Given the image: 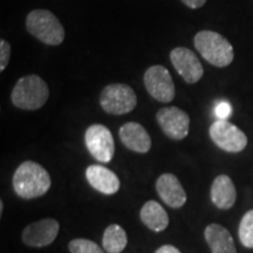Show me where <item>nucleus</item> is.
Masks as SVG:
<instances>
[{"instance_id": "0eeeda50", "label": "nucleus", "mask_w": 253, "mask_h": 253, "mask_svg": "<svg viewBox=\"0 0 253 253\" xmlns=\"http://www.w3.org/2000/svg\"><path fill=\"white\" fill-rule=\"evenodd\" d=\"M84 142L89 154L95 160L109 163L115 154V143L112 132L103 125H91L84 134Z\"/></svg>"}, {"instance_id": "9d476101", "label": "nucleus", "mask_w": 253, "mask_h": 253, "mask_svg": "<svg viewBox=\"0 0 253 253\" xmlns=\"http://www.w3.org/2000/svg\"><path fill=\"white\" fill-rule=\"evenodd\" d=\"M170 61L186 84H194L203 78V66L197 55L186 47L173 48L170 52Z\"/></svg>"}, {"instance_id": "9b49d317", "label": "nucleus", "mask_w": 253, "mask_h": 253, "mask_svg": "<svg viewBox=\"0 0 253 253\" xmlns=\"http://www.w3.org/2000/svg\"><path fill=\"white\" fill-rule=\"evenodd\" d=\"M60 224L53 218H46L25 227L23 236L24 244L31 248H43L52 244L59 235Z\"/></svg>"}, {"instance_id": "1a4fd4ad", "label": "nucleus", "mask_w": 253, "mask_h": 253, "mask_svg": "<svg viewBox=\"0 0 253 253\" xmlns=\"http://www.w3.org/2000/svg\"><path fill=\"white\" fill-rule=\"evenodd\" d=\"M157 123L164 134L175 141H181L189 134L190 118L177 107H164L156 114Z\"/></svg>"}, {"instance_id": "20e7f679", "label": "nucleus", "mask_w": 253, "mask_h": 253, "mask_svg": "<svg viewBox=\"0 0 253 253\" xmlns=\"http://www.w3.org/2000/svg\"><path fill=\"white\" fill-rule=\"evenodd\" d=\"M28 33L42 43L48 46H58L65 40V28L48 9H33L26 18Z\"/></svg>"}, {"instance_id": "f8f14e48", "label": "nucleus", "mask_w": 253, "mask_h": 253, "mask_svg": "<svg viewBox=\"0 0 253 253\" xmlns=\"http://www.w3.org/2000/svg\"><path fill=\"white\" fill-rule=\"evenodd\" d=\"M156 191L168 207L178 209L186 203V194L179 179L172 173H163L156 182Z\"/></svg>"}, {"instance_id": "6e6552de", "label": "nucleus", "mask_w": 253, "mask_h": 253, "mask_svg": "<svg viewBox=\"0 0 253 253\" xmlns=\"http://www.w3.org/2000/svg\"><path fill=\"white\" fill-rule=\"evenodd\" d=\"M144 84L148 93L158 102L169 103L175 97V84L171 74L161 65L151 66L144 73Z\"/></svg>"}, {"instance_id": "4468645a", "label": "nucleus", "mask_w": 253, "mask_h": 253, "mask_svg": "<svg viewBox=\"0 0 253 253\" xmlns=\"http://www.w3.org/2000/svg\"><path fill=\"white\" fill-rule=\"evenodd\" d=\"M86 178L91 188L103 195H114L120 190V179L116 173L102 166H89L86 170Z\"/></svg>"}, {"instance_id": "aec40b11", "label": "nucleus", "mask_w": 253, "mask_h": 253, "mask_svg": "<svg viewBox=\"0 0 253 253\" xmlns=\"http://www.w3.org/2000/svg\"><path fill=\"white\" fill-rule=\"evenodd\" d=\"M68 249L71 253H104L96 243L84 238L73 239L68 244Z\"/></svg>"}, {"instance_id": "5701e85b", "label": "nucleus", "mask_w": 253, "mask_h": 253, "mask_svg": "<svg viewBox=\"0 0 253 253\" xmlns=\"http://www.w3.org/2000/svg\"><path fill=\"white\" fill-rule=\"evenodd\" d=\"M181 1L185 6H188L189 8L197 9V8H201L202 6H204L205 2H207V0H181Z\"/></svg>"}, {"instance_id": "2eb2a0df", "label": "nucleus", "mask_w": 253, "mask_h": 253, "mask_svg": "<svg viewBox=\"0 0 253 253\" xmlns=\"http://www.w3.org/2000/svg\"><path fill=\"white\" fill-rule=\"evenodd\" d=\"M210 195L212 203L221 210L232 208L237 199L236 186L232 179L226 175H219L214 178Z\"/></svg>"}, {"instance_id": "ddd939ff", "label": "nucleus", "mask_w": 253, "mask_h": 253, "mask_svg": "<svg viewBox=\"0 0 253 253\" xmlns=\"http://www.w3.org/2000/svg\"><path fill=\"white\" fill-rule=\"evenodd\" d=\"M120 138L129 150L147 154L151 148V138L145 128L137 122H128L120 128Z\"/></svg>"}, {"instance_id": "423d86ee", "label": "nucleus", "mask_w": 253, "mask_h": 253, "mask_svg": "<svg viewBox=\"0 0 253 253\" xmlns=\"http://www.w3.org/2000/svg\"><path fill=\"white\" fill-rule=\"evenodd\" d=\"M213 143L227 153H240L248 145V136L227 120H217L209 129Z\"/></svg>"}, {"instance_id": "f257e3e1", "label": "nucleus", "mask_w": 253, "mask_h": 253, "mask_svg": "<svg viewBox=\"0 0 253 253\" xmlns=\"http://www.w3.org/2000/svg\"><path fill=\"white\" fill-rule=\"evenodd\" d=\"M52 184L47 170L39 163L26 161L21 163L13 175V189L19 197L32 199L41 197Z\"/></svg>"}, {"instance_id": "b1692460", "label": "nucleus", "mask_w": 253, "mask_h": 253, "mask_svg": "<svg viewBox=\"0 0 253 253\" xmlns=\"http://www.w3.org/2000/svg\"><path fill=\"white\" fill-rule=\"evenodd\" d=\"M155 253H181V251L172 245H163Z\"/></svg>"}, {"instance_id": "7ed1b4c3", "label": "nucleus", "mask_w": 253, "mask_h": 253, "mask_svg": "<svg viewBox=\"0 0 253 253\" xmlns=\"http://www.w3.org/2000/svg\"><path fill=\"white\" fill-rule=\"evenodd\" d=\"M49 97V88L39 75L31 74L20 78L12 90L11 99L17 108L37 110L45 106Z\"/></svg>"}, {"instance_id": "4be33fe9", "label": "nucleus", "mask_w": 253, "mask_h": 253, "mask_svg": "<svg viewBox=\"0 0 253 253\" xmlns=\"http://www.w3.org/2000/svg\"><path fill=\"white\" fill-rule=\"evenodd\" d=\"M232 114V107L229 102L221 101L214 107V115L218 120H227Z\"/></svg>"}, {"instance_id": "412c9836", "label": "nucleus", "mask_w": 253, "mask_h": 253, "mask_svg": "<svg viewBox=\"0 0 253 253\" xmlns=\"http://www.w3.org/2000/svg\"><path fill=\"white\" fill-rule=\"evenodd\" d=\"M11 58V45L5 39L0 40V72H4Z\"/></svg>"}, {"instance_id": "f03ea898", "label": "nucleus", "mask_w": 253, "mask_h": 253, "mask_svg": "<svg viewBox=\"0 0 253 253\" xmlns=\"http://www.w3.org/2000/svg\"><path fill=\"white\" fill-rule=\"evenodd\" d=\"M194 43L199 54L214 67H226L235 58L230 41L217 32L208 30L198 32Z\"/></svg>"}, {"instance_id": "6ab92c4d", "label": "nucleus", "mask_w": 253, "mask_h": 253, "mask_svg": "<svg viewBox=\"0 0 253 253\" xmlns=\"http://www.w3.org/2000/svg\"><path fill=\"white\" fill-rule=\"evenodd\" d=\"M238 236L242 244L248 249H253V210H250L240 220Z\"/></svg>"}, {"instance_id": "dca6fc26", "label": "nucleus", "mask_w": 253, "mask_h": 253, "mask_svg": "<svg viewBox=\"0 0 253 253\" xmlns=\"http://www.w3.org/2000/svg\"><path fill=\"white\" fill-rule=\"evenodd\" d=\"M204 237L211 253H237L232 236L225 227L219 224L208 225L204 231Z\"/></svg>"}, {"instance_id": "39448f33", "label": "nucleus", "mask_w": 253, "mask_h": 253, "mask_svg": "<svg viewBox=\"0 0 253 253\" xmlns=\"http://www.w3.org/2000/svg\"><path fill=\"white\" fill-rule=\"evenodd\" d=\"M100 104L106 113L123 115L132 112L137 104V96L131 87L125 84H112L101 91Z\"/></svg>"}, {"instance_id": "393cba45", "label": "nucleus", "mask_w": 253, "mask_h": 253, "mask_svg": "<svg viewBox=\"0 0 253 253\" xmlns=\"http://www.w3.org/2000/svg\"><path fill=\"white\" fill-rule=\"evenodd\" d=\"M2 210H4V203L1 201L0 202V214H2Z\"/></svg>"}, {"instance_id": "f3484780", "label": "nucleus", "mask_w": 253, "mask_h": 253, "mask_svg": "<svg viewBox=\"0 0 253 253\" xmlns=\"http://www.w3.org/2000/svg\"><path fill=\"white\" fill-rule=\"evenodd\" d=\"M141 220L155 232H162L169 225V216L162 205L156 201L147 202L141 209Z\"/></svg>"}, {"instance_id": "a211bd4d", "label": "nucleus", "mask_w": 253, "mask_h": 253, "mask_svg": "<svg viewBox=\"0 0 253 253\" xmlns=\"http://www.w3.org/2000/svg\"><path fill=\"white\" fill-rule=\"evenodd\" d=\"M128 244V237L125 229L118 224H112L104 230L102 245L108 253H120Z\"/></svg>"}]
</instances>
